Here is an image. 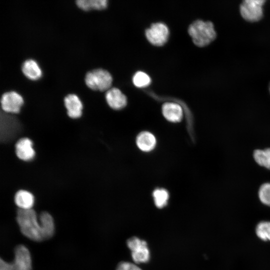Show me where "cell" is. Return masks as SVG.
Here are the masks:
<instances>
[{
	"label": "cell",
	"mask_w": 270,
	"mask_h": 270,
	"mask_svg": "<svg viewBox=\"0 0 270 270\" xmlns=\"http://www.w3.org/2000/svg\"><path fill=\"white\" fill-rule=\"evenodd\" d=\"M39 216L38 220L32 208H18L16 212V221L22 233L36 242L48 240L54 233V224L52 216L44 212Z\"/></svg>",
	"instance_id": "6da1fadb"
},
{
	"label": "cell",
	"mask_w": 270,
	"mask_h": 270,
	"mask_svg": "<svg viewBox=\"0 0 270 270\" xmlns=\"http://www.w3.org/2000/svg\"><path fill=\"white\" fill-rule=\"evenodd\" d=\"M188 32L194 43L199 47L209 44L216 36L214 26L211 22L196 20L189 26Z\"/></svg>",
	"instance_id": "7a4b0ae2"
},
{
	"label": "cell",
	"mask_w": 270,
	"mask_h": 270,
	"mask_svg": "<svg viewBox=\"0 0 270 270\" xmlns=\"http://www.w3.org/2000/svg\"><path fill=\"white\" fill-rule=\"evenodd\" d=\"M32 259L28 250L24 246L18 245L14 249V258L11 262L0 260V270H32Z\"/></svg>",
	"instance_id": "3957f363"
},
{
	"label": "cell",
	"mask_w": 270,
	"mask_h": 270,
	"mask_svg": "<svg viewBox=\"0 0 270 270\" xmlns=\"http://www.w3.org/2000/svg\"><path fill=\"white\" fill-rule=\"evenodd\" d=\"M84 81L87 86L91 90L104 91L110 88L112 78L106 70L96 68L86 74Z\"/></svg>",
	"instance_id": "277c9868"
},
{
	"label": "cell",
	"mask_w": 270,
	"mask_h": 270,
	"mask_svg": "<svg viewBox=\"0 0 270 270\" xmlns=\"http://www.w3.org/2000/svg\"><path fill=\"white\" fill-rule=\"evenodd\" d=\"M265 0H245L240 5V13L242 16L250 22H258L263 16L262 6Z\"/></svg>",
	"instance_id": "5b68a950"
},
{
	"label": "cell",
	"mask_w": 270,
	"mask_h": 270,
	"mask_svg": "<svg viewBox=\"0 0 270 270\" xmlns=\"http://www.w3.org/2000/svg\"><path fill=\"white\" fill-rule=\"evenodd\" d=\"M20 124L14 116L4 114L0 119V140L8 142L15 138L20 130Z\"/></svg>",
	"instance_id": "8992f818"
},
{
	"label": "cell",
	"mask_w": 270,
	"mask_h": 270,
	"mask_svg": "<svg viewBox=\"0 0 270 270\" xmlns=\"http://www.w3.org/2000/svg\"><path fill=\"white\" fill-rule=\"evenodd\" d=\"M127 245L132 252V257L136 263L148 261L150 251L145 240L136 236H132L127 240Z\"/></svg>",
	"instance_id": "52a82bcc"
},
{
	"label": "cell",
	"mask_w": 270,
	"mask_h": 270,
	"mask_svg": "<svg viewBox=\"0 0 270 270\" xmlns=\"http://www.w3.org/2000/svg\"><path fill=\"white\" fill-rule=\"evenodd\" d=\"M146 36L150 42L153 45L162 46L168 40L169 30L168 26L164 23L153 24L146 30Z\"/></svg>",
	"instance_id": "ba28073f"
},
{
	"label": "cell",
	"mask_w": 270,
	"mask_h": 270,
	"mask_svg": "<svg viewBox=\"0 0 270 270\" xmlns=\"http://www.w3.org/2000/svg\"><path fill=\"white\" fill-rule=\"evenodd\" d=\"M0 103L2 108L5 112L17 114L20 112L24 104V98L17 92L10 91L2 94Z\"/></svg>",
	"instance_id": "9c48e42d"
},
{
	"label": "cell",
	"mask_w": 270,
	"mask_h": 270,
	"mask_svg": "<svg viewBox=\"0 0 270 270\" xmlns=\"http://www.w3.org/2000/svg\"><path fill=\"white\" fill-rule=\"evenodd\" d=\"M32 145V141L28 138L20 139L15 146L17 156L24 161L32 160L36 154Z\"/></svg>",
	"instance_id": "30bf717a"
},
{
	"label": "cell",
	"mask_w": 270,
	"mask_h": 270,
	"mask_svg": "<svg viewBox=\"0 0 270 270\" xmlns=\"http://www.w3.org/2000/svg\"><path fill=\"white\" fill-rule=\"evenodd\" d=\"M106 99L109 106L114 110H120L127 104L126 96L116 88H110L106 91Z\"/></svg>",
	"instance_id": "8fae6325"
},
{
	"label": "cell",
	"mask_w": 270,
	"mask_h": 270,
	"mask_svg": "<svg viewBox=\"0 0 270 270\" xmlns=\"http://www.w3.org/2000/svg\"><path fill=\"white\" fill-rule=\"evenodd\" d=\"M64 104L70 118H77L82 116L83 106L77 95L74 94H68L64 98Z\"/></svg>",
	"instance_id": "7c38bea8"
},
{
	"label": "cell",
	"mask_w": 270,
	"mask_h": 270,
	"mask_svg": "<svg viewBox=\"0 0 270 270\" xmlns=\"http://www.w3.org/2000/svg\"><path fill=\"white\" fill-rule=\"evenodd\" d=\"M162 112L164 117L172 122H180L183 116L182 107L174 102H166L162 106Z\"/></svg>",
	"instance_id": "4fadbf2b"
},
{
	"label": "cell",
	"mask_w": 270,
	"mask_h": 270,
	"mask_svg": "<svg viewBox=\"0 0 270 270\" xmlns=\"http://www.w3.org/2000/svg\"><path fill=\"white\" fill-rule=\"evenodd\" d=\"M136 143L141 150L148 152L155 148L156 140L154 136L151 132H142L138 134Z\"/></svg>",
	"instance_id": "5bb4252c"
},
{
	"label": "cell",
	"mask_w": 270,
	"mask_h": 270,
	"mask_svg": "<svg viewBox=\"0 0 270 270\" xmlns=\"http://www.w3.org/2000/svg\"><path fill=\"white\" fill-rule=\"evenodd\" d=\"M22 70L24 74L28 79L36 80L42 74L40 68L36 62L32 59L26 60L22 64Z\"/></svg>",
	"instance_id": "9a60e30c"
},
{
	"label": "cell",
	"mask_w": 270,
	"mask_h": 270,
	"mask_svg": "<svg viewBox=\"0 0 270 270\" xmlns=\"http://www.w3.org/2000/svg\"><path fill=\"white\" fill-rule=\"evenodd\" d=\"M14 202L19 208L30 209L34 206V198L31 192L22 190L16 194Z\"/></svg>",
	"instance_id": "2e32d148"
},
{
	"label": "cell",
	"mask_w": 270,
	"mask_h": 270,
	"mask_svg": "<svg viewBox=\"0 0 270 270\" xmlns=\"http://www.w3.org/2000/svg\"><path fill=\"white\" fill-rule=\"evenodd\" d=\"M254 233L260 240L270 242V220H262L258 222L256 225Z\"/></svg>",
	"instance_id": "e0dca14e"
},
{
	"label": "cell",
	"mask_w": 270,
	"mask_h": 270,
	"mask_svg": "<svg viewBox=\"0 0 270 270\" xmlns=\"http://www.w3.org/2000/svg\"><path fill=\"white\" fill-rule=\"evenodd\" d=\"M253 158L258 164L270 170V148L254 150Z\"/></svg>",
	"instance_id": "ac0fdd59"
},
{
	"label": "cell",
	"mask_w": 270,
	"mask_h": 270,
	"mask_svg": "<svg viewBox=\"0 0 270 270\" xmlns=\"http://www.w3.org/2000/svg\"><path fill=\"white\" fill-rule=\"evenodd\" d=\"M76 2L78 6L84 10H100L105 8L108 5L107 0H78Z\"/></svg>",
	"instance_id": "d6986e66"
},
{
	"label": "cell",
	"mask_w": 270,
	"mask_h": 270,
	"mask_svg": "<svg viewBox=\"0 0 270 270\" xmlns=\"http://www.w3.org/2000/svg\"><path fill=\"white\" fill-rule=\"evenodd\" d=\"M154 204L158 208L167 204L169 198L168 192L164 188H156L152 193Z\"/></svg>",
	"instance_id": "ffe728a7"
},
{
	"label": "cell",
	"mask_w": 270,
	"mask_h": 270,
	"mask_svg": "<svg viewBox=\"0 0 270 270\" xmlns=\"http://www.w3.org/2000/svg\"><path fill=\"white\" fill-rule=\"evenodd\" d=\"M258 196L261 204L270 208V182H264L260 186Z\"/></svg>",
	"instance_id": "44dd1931"
},
{
	"label": "cell",
	"mask_w": 270,
	"mask_h": 270,
	"mask_svg": "<svg viewBox=\"0 0 270 270\" xmlns=\"http://www.w3.org/2000/svg\"><path fill=\"white\" fill-rule=\"evenodd\" d=\"M132 82L135 86L138 88H144L150 84L151 79L146 73L139 71L134 76Z\"/></svg>",
	"instance_id": "7402d4cb"
},
{
	"label": "cell",
	"mask_w": 270,
	"mask_h": 270,
	"mask_svg": "<svg viewBox=\"0 0 270 270\" xmlns=\"http://www.w3.org/2000/svg\"><path fill=\"white\" fill-rule=\"evenodd\" d=\"M116 270H142L140 267L133 263L128 262H120Z\"/></svg>",
	"instance_id": "603a6c76"
},
{
	"label": "cell",
	"mask_w": 270,
	"mask_h": 270,
	"mask_svg": "<svg viewBox=\"0 0 270 270\" xmlns=\"http://www.w3.org/2000/svg\"><path fill=\"white\" fill-rule=\"evenodd\" d=\"M269 90H270V86H269Z\"/></svg>",
	"instance_id": "cb8c5ba5"
}]
</instances>
